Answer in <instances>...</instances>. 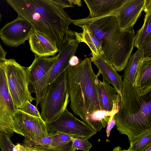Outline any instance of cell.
<instances>
[{
    "label": "cell",
    "instance_id": "cell-1",
    "mask_svg": "<svg viewBox=\"0 0 151 151\" xmlns=\"http://www.w3.org/2000/svg\"><path fill=\"white\" fill-rule=\"evenodd\" d=\"M34 30L55 41L59 50L72 20L61 6L53 0H6Z\"/></svg>",
    "mask_w": 151,
    "mask_h": 151
},
{
    "label": "cell",
    "instance_id": "cell-2",
    "mask_svg": "<svg viewBox=\"0 0 151 151\" xmlns=\"http://www.w3.org/2000/svg\"><path fill=\"white\" fill-rule=\"evenodd\" d=\"M123 82L121 104L114 117L117 129L131 142L151 131V92L140 96L126 78Z\"/></svg>",
    "mask_w": 151,
    "mask_h": 151
},
{
    "label": "cell",
    "instance_id": "cell-3",
    "mask_svg": "<svg viewBox=\"0 0 151 151\" xmlns=\"http://www.w3.org/2000/svg\"><path fill=\"white\" fill-rule=\"evenodd\" d=\"M91 62L87 57L67 69L70 106L75 114L83 121L94 111L101 110L98 96L99 80L93 72Z\"/></svg>",
    "mask_w": 151,
    "mask_h": 151
},
{
    "label": "cell",
    "instance_id": "cell-4",
    "mask_svg": "<svg viewBox=\"0 0 151 151\" xmlns=\"http://www.w3.org/2000/svg\"><path fill=\"white\" fill-rule=\"evenodd\" d=\"M135 34L131 29L123 31L119 28L110 36L102 41L105 60L117 71L125 68L134 47Z\"/></svg>",
    "mask_w": 151,
    "mask_h": 151
},
{
    "label": "cell",
    "instance_id": "cell-5",
    "mask_svg": "<svg viewBox=\"0 0 151 151\" xmlns=\"http://www.w3.org/2000/svg\"><path fill=\"white\" fill-rule=\"evenodd\" d=\"M67 69L49 85L46 95L40 104L41 118L45 123L53 120L66 109L69 97Z\"/></svg>",
    "mask_w": 151,
    "mask_h": 151
},
{
    "label": "cell",
    "instance_id": "cell-6",
    "mask_svg": "<svg viewBox=\"0 0 151 151\" xmlns=\"http://www.w3.org/2000/svg\"><path fill=\"white\" fill-rule=\"evenodd\" d=\"M4 62L9 93L15 107L20 110L27 102L35 100L29 91L26 68L14 59Z\"/></svg>",
    "mask_w": 151,
    "mask_h": 151
},
{
    "label": "cell",
    "instance_id": "cell-7",
    "mask_svg": "<svg viewBox=\"0 0 151 151\" xmlns=\"http://www.w3.org/2000/svg\"><path fill=\"white\" fill-rule=\"evenodd\" d=\"M14 133L37 139H42L49 134L46 123L41 118L31 116L18 109L0 129V133H6L10 137Z\"/></svg>",
    "mask_w": 151,
    "mask_h": 151
},
{
    "label": "cell",
    "instance_id": "cell-8",
    "mask_svg": "<svg viewBox=\"0 0 151 151\" xmlns=\"http://www.w3.org/2000/svg\"><path fill=\"white\" fill-rule=\"evenodd\" d=\"M78 46L77 43L72 40H63L55 63L39 81L33 91V93H35L36 107L45 96L49 85L70 66L69 61L75 55Z\"/></svg>",
    "mask_w": 151,
    "mask_h": 151
},
{
    "label": "cell",
    "instance_id": "cell-9",
    "mask_svg": "<svg viewBox=\"0 0 151 151\" xmlns=\"http://www.w3.org/2000/svg\"><path fill=\"white\" fill-rule=\"evenodd\" d=\"M49 133H61L88 139L97 133L83 121L76 117L66 109L52 121L46 123Z\"/></svg>",
    "mask_w": 151,
    "mask_h": 151
},
{
    "label": "cell",
    "instance_id": "cell-10",
    "mask_svg": "<svg viewBox=\"0 0 151 151\" xmlns=\"http://www.w3.org/2000/svg\"><path fill=\"white\" fill-rule=\"evenodd\" d=\"M33 30L28 22L18 17L0 29V37L6 45L17 47L29 39Z\"/></svg>",
    "mask_w": 151,
    "mask_h": 151
},
{
    "label": "cell",
    "instance_id": "cell-11",
    "mask_svg": "<svg viewBox=\"0 0 151 151\" xmlns=\"http://www.w3.org/2000/svg\"><path fill=\"white\" fill-rule=\"evenodd\" d=\"M115 15L72 19V23L80 27L86 26L99 40L103 41L110 36L118 28Z\"/></svg>",
    "mask_w": 151,
    "mask_h": 151
},
{
    "label": "cell",
    "instance_id": "cell-12",
    "mask_svg": "<svg viewBox=\"0 0 151 151\" xmlns=\"http://www.w3.org/2000/svg\"><path fill=\"white\" fill-rule=\"evenodd\" d=\"M146 0H127L117 12L115 16L120 31L132 28L144 10Z\"/></svg>",
    "mask_w": 151,
    "mask_h": 151
},
{
    "label": "cell",
    "instance_id": "cell-13",
    "mask_svg": "<svg viewBox=\"0 0 151 151\" xmlns=\"http://www.w3.org/2000/svg\"><path fill=\"white\" fill-rule=\"evenodd\" d=\"M9 90L4 61L0 60V127L17 110Z\"/></svg>",
    "mask_w": 151,
    "mask_h": 151
},
{
    "label": "cell",
    "instance_id": "cell-14",
    "mask_svg": "<svg viewBox=\"0 0 151 151\" xmlns=\"http://www.w3.org/2000/svg\"><path fill=\"white\" fill-rule=\"evenodd\" d=\"M58 55L52 57H35L32 64L26 68L28 88L30 93L39 81L50 70L57 58Z\"/></svg>",
    "mask_w": 151,
    "mask_h": 151
},
{
    "label": "cell",
    "instance_id": "cell-15",
    "mask_svg": "<svg viewBox=\"0 0 151 151\" xmlns=\"http://www.w3.org/2000/svg\"><path fill=\"white\" fill-rule=\"evenodd\" d=\"M28 40L30 50L35 57L52 56L59 52L55 41L34 29Z\"/></svg>",
    "mask_w": 151,
    "mask_h": 151
},
{
    "label": "cell",
    "instance_id": "cell-16",
    "mask_svg": "<svg viewBox=\"0 0 151 151\" xmlns=\"http://www.w3.org/2000/svg\"><path fill=\"white\" fill-rule=\"evenodd\" d=\"M90 58L98 68V73L101 74L103 79L107 83L112 84L117 93L121 94L123 85L122 76L118 74L112 65L105 60L103 52L96 57H91Z\"/></svg>",
    "mask_w": 151,
    "mask_h": 151
},
{
    "label": "cell",
    "instance_id": "cell-17",
    "mask_svg": "<svg viewBox=\"0 0 151 151\" xmlns=\"http://www.w3.org/2000/svg\"><path fill=\"white\" fill-rule=\"evenodd\" d=\"M127 0H84L89 10L88 18L116 15Z\"/></svg>",
    "mask_w": 151,
    "mask_h": 151
},
{
    "label": "cell",
    "instance_id": "cell-18",
    "mask_svg": "<svg viewBox=\"0 0 151 151\" xmlns=\"http://www.w3.org/2000/svg\"><path fill=\"white\" fill-rule=\"evenodd\" d=\"M132 85L140 96L151 92V57L145 58L139 63Z\"/></svg>",
    "mask_w": 151,
    "mask_h": 151
},
{
    "label": "cell",
    "instance_id": "cell-19",
    "mask_svg": "<svg viewBox=\"0 0 151 151\" xmlns=\"http://www.w3.org/2000/svg\"><path fill=\"white\" fill-rule=\"evenodd\" d=\"M24 146L42 149L47 151H74L72 141L63 142L52 139L50 134L40 139L25 137L22 144Z\"/></svg>",
    "mask_w": 151,
    "mask_h": 151
},
{
    "label": "cell",
    "instance_id": "cell-20",
    "mask_svg": "<svg viewBox=\"0 0 151 151\" xmlns=\"http://www.w3.org/2000/svg\"><path fill=\"white\" fill-rule=\"evenodd\" d=\"M81 27L83 30L82 32L74 31L79 43L83 42L87 45L91 50L92 57H96L102 53V41L99 40L86 26Z\"/></svg>",
    "mask_w": 151,
    "mask_h": 151
},
{
    "label": "cell",
    "instance_id": "cell-21",
    "mask_svg": "<svg viewBox=\"0 0 151 151\" xmlns=\"http://www.w3.org/2000/svg\"><path fill=\"white\" fill-rule=\"evenodd\" d=\"M116 89L106 82L103 79L99 81L98 96L102 110L112 111L115 100L117 96Z\"/></svg>",
    "mask_w": 151,
    "mask_h": 151
},
{
    "label": "cell",
    "instance_id": "cell-22",
    "mask_svg": "<svg viewBox=\"0 0 151 151\" xmlns=\"http://www.w3.org/2000/svg\"><path fill=\"white\" fill-rule=\"evenodd\" d=\"M112 112V110L111 111H95L87 116L83 121L97 132L107 126Z\"/></svg>",
    "mask_w": 151,
    "mask_h": 151
},
{
    "label": "cell",
    "instance_id": "cell-23",
    "mask_svg": "<svg viewBox=\"0 0 151 151\" xmlns=\"http://www.w3.org/2000/svg\"><path fill=\"white\" fill-rule=\"evenodd\" d=\"M144 58L142 50L140 49H138L135 53L130 56L124 68V78L132 85L138 65Z\"/></svg>",
    "mask_w": 151,
    "mask_h": 151
},
{
    "label": "cell",
    "instance_id": "cell-24",
    "mask_svg": "<svg viewBox=\"0 0 151 151\" xmlns=\"http://www.w3.org/2000/svg\"><path fill=\"white\" fill-rule=\"evenodd\" d=\"M143 24L135 35L134 47L140 49L143 42L151 37V12L145 13Z\"/></svg>",
    "mask_w": 151,
    "mask_h": 151
},
{
    "label": "cell",
    "instance_id": "cell-25",
    "mask_svg": "<svg viewBox=\"0 0 151 151\" xmlns=\"http://www.w3.org/2000/svg\"><path fill=\"white\" fill-rule=\"evenodd\" d=\"M151 144V131L143 134L130 142L131 151H139Z\"/></svg>",
    "mask_w": 151,
    "mask_h": 151
},
{
    "label": "cell",
    "instance_id": "cell-26",
    "mask_svg": "<svg viewBox=\"0 0 151 151\" xmlns=\"http://www.w3.org/2000/svg\"><path fill=\"white\" fill-rule=\"evenodd\" d=\"M88 139L86 137H72L73 148L75 150H81L83 151H89L92 146Z\"/></svg>",
    "mask_w": 151,
    "mask_h": 151
},
{
    "label": "cell",
    "instance_id": "cell-27",
    "mask_svg": "<svg viewBox=\"0 0 151 151\" xmlns=\"http://www.w3.org/2000/svg\"><path fill=\"white\" fill-rule=\"evenodd\" d=\"M10 137L5 133H0V148L1 151H17Z\"/></svg>",
    "mask_w": 151,
    "mask_h": 151
},
{
    "label": "cell",
    "instance_id": "cell-28",
    "mask_svg": "<svg viewBox=\"0 0 151 151\" xmlns=\"http://www.w3.org/2000/svg\"><path fill=\"white\" fill-rule=\"evenodd\" d=\"M20 110L31 116L41 118L40 114L37 107L32 104L29 101L27 102Z\"/></svg>",
    "mask_w": 151,
    "mask_h": 151
},
{
    "label": "cell",
    "instance_id": "cell-29",
    "mask_svg": "<svg viewBox=\"0 0 151 151\" xmlns=\"http://www.w3.org/2000/svg\"><path fill=\"white\" fill-rule=\"evenodd\" d=\"M52 139L59 142H66L72 141V137L76 138L78 136H75L64 134L61 133H49Z\"/></svg>",
    "mask_w": 151,
    "mask_h": 151
},
{
    "label": "cell",
    "instance_id": "cell-30",
    "mask_svg": "<svg viewBox=\"0 0 151 151\" xmlns=\"http://www.w3.org/2000/svg\"><path fill=\"white\" fill-rule=\"evenodd\" d=\"M140 49L142 50L145 58L151 57V37L143 42Z\"/></svg>",
    "mask_w": 151,
    "mask_h": 151
},
{
    "label": "cell",
    "instance_id": "cell-31",
    "mask_svg": "<svg viewBox=\"0 0 151 151\" xmlns=\"http://www.w3.org/2000/svg\"><path fill=\"white\" fill-rule=\"evenodd\" d=\"M112 114L108 122L106 132L107 137H109L111 131L115 124V120L114 118V115L118 111L115 109H113Z\"/></svg>",
    "mask_w": 151,
    "mask_h": 151
},
{
    "label": "cell",
    "instance_id": "cell-32",
    "mask_svg": "<svg viewBox=\"0 0 151 151\" xmlns=\"http://www.w3.org/2000/svg\"><path fill=\"white\" fill-rule=\"evenodd\" d=\"M54 1L63 9L69 7H73L70 0H53Z\"/></svg>",
    "mask_w": 151,
    "mask_h": 151
},
{
    "label": "cell",
    "instance_id": "cell-33",
    "mask_svg": "<svg viewBox=\"0 0 151 151\" xmlns=\"http://www.w3.org/2000/svg\"><path fill=\"white\" fill-rule=\"evenodd\" d=\"M81 59L75 55L73 56L69 61L70 66H74L78 64Z\"/></svg>",
    "mask_w": 151,
    "mask_h": 151
},
{
    "label": "cell",
    "instance_id": "cell-34",
    "mask_svg": "<svg viewBox=\"0 0 151 151\" xmlns=\"http://www.w3.org/2000/svg\"><path fill=\"white\" fill-rule=\"evenodd\" d=\"M144 11L145 13L151 12V0H146V3Z\"/></svg>",
    "mask_w": 151,
    "mask_h": 151
},
{
    "label": "cell",
    "instance_id": "cell-35",
    "mask_svg": "<svg viewBox=\"0 0 151 151\" xmlns=\"http://www.w3.org/2000/svg\"><path fill=\"white\" fill-rule=\"evenodd\" d=\"M7 53L2 47L0 42V60L4 61L6 59L5 56Z\"/></svg>",
    "mask_w": 151,
    "mask_h": 151
},
{
    "label": "cell",
    "instance_id": "cell-36",
    "mask_svg": "<svg viewBox=\"0 0 151 151\" xmlns=\"http://www.w3.org/2000/svg\"><path fill=\"white\" fill-rule=\"evenodd\" d=\"M24 147L25 151H47L42 149L35 148L26 146Z\"/></svg>",
    "mask_w": 151,
    "mask_h": 151
},
{
    "label": "cell",
    "instance_id": "cell-37",
    "mask_svg": "<svg viewBox=\"0 0 151 151\" xmlns=\"http://www.w3.org/2000/svg\"><path fill=\"white\" fill-rule=\"evenodd\" d=\"M15 146L17 151H25L24 147L22 144L17 143L16 145Z\"/></svg>",
    "mask_w": 151,
    "mask_h": 151
},
{
    "label": "cell",
    "instance_id": "cell-38",
    "mask_svg": "<svg viewBox=\"0 0 151 151\" xmlns=\"http://www.w3.org/2000/svg\"><path fill=\"white\" fill-rule=\"evenodd\" d=\"M72 4L77 5L78 6H81V1L79 0H70Z\"/></svg>",
    "mask_w": 151,
    "mask_h": 151
},
{
    "label": "cell",
    "instance_id": "cell-39",
    "mask_svg": "<svg viewBox=\"0 0 151 151\" xmlns=\"http://www.w3.org/2000/svg\"><path fill=\"white\" fill-rule=\"evenodd\" d=\"M139 151H151V144Z\"/></svg>",
    "mask_w": 151,
    "mask_h": 151
},
{
    "label": "cell",
    "instance_id": "cell-40",
    "mask_svg": "<svg viewBox=\"0 0 151 151\" xmlns=\"http://www.w3.org/2000/svg\"><path fill=\"white\" fill-rule=\"evenodd\" d=\"M121 147L119 146H117L114 147L112 151H121Z\"/></svg>",
    "mask_w": 151,
    "mask_h": 151
},
{
    "label": "cell",
    "instance_id": "cell-41",
    "mask_svg": "<svg viewBox=\"0 0 151 151\" xmlns=\"http://www.w3.org/2000/svg\"><path fill=\"white\" fill-rule=\"evenodd\" d=\"M121 151H131L130 150V149L129 148H129L127 150H122Z\"/></svg>",
    "mask_w": 151,
    "mask_h": 151
},
{
    "label": "cell",
    "instance_id": "cell-42",
    "mask_svg": "<svg viewBox=\"0 0 151 151\" xmlns=\"http://www.w3.org/2000/svg\"><path fill=\"white\" fill-rule=\"evenodd\" d=\"M1 14L0 13V21L1 20Z\"/></svg>",
    "mask_w": 151,
    "mask_h": 151
}]
</instances>
